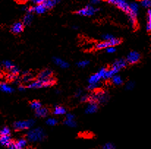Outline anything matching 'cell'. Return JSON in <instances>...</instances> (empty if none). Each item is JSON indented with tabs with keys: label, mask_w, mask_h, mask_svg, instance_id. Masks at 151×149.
I'll return each instance as SVG.
<instances>
[{
	"label": "cell",
	"mask_w": 151,
	"mask_h": 149,
	"mask_svg": "<svg viewBox=\"0 0 151 149\" xmlns=\"http://www.w3.org/2000/svg\"><path fill=\"white\" fill-rule=\"evenodd\" d=\"M46 133L41 128H35L31 129L26 134V139L30 142H39L45 139Z\"/></svg>",
	"instance_id": "cell-1"
},
{
	"label": "cell",
	"mask_w": 151,
	"mask_h": 149,
	"mask_svg": "<svg viewBox=\"0 0 151 149\" xmlns=\"http://www.w3.org/2000/svg\"><path fill=\"white\" fill-rule=\"evenodd\" d=\"M109 100V95L107 93L102 90L96 91L93 94H90L89 102H97L98 104H104Z\"/></svg>",
	"instance_id": "cell-2"
},
{
	"label": "cell",
	"mask_w": 151,
	"mask_h": 149,
	"mask_svg": "<svg viewBox=\"0 0 151 149\" xmlns=\"http://www.w3.org/2000/svg\"><path fill=\"white\" fill-rule=\"evenodd\" d=\"M130 10L128 13V19H129L130 23L131 24L133 28H137V15L139 12V5L135 2H132L129 4Z\"/></svg>",
	"instance_id": "cell-3"
},
{
	"label": "cell",
	"mask_w": 151,
	"mask_h": 149,
	"mask_svg": "<svg viewBox=\"0 0 151 149\" xmlns=\"http://www.w3.org/2000/svg\"><path fill=\"white\" fill-rule=\"evenodd\" d=\"M122 42V40L119 39V38L114 37L113 39L110 40L108 41H103V42H100L98 43L95 45V49L96 50H102V49H106V48H109V47L114 46L115 47L116 45H120Z\"/></svg>",
	"instance_id": "cell-4"
},
{
	"label": "cell",
	"mask_w": 151,
	"mask_h": 149,
	"mask_svg": "<svg viewBox=\"0 0 151 149\" xmlns=\"http://www.w3.org/2000/svg\"><path fill=\"white\" fill-rule=\"evenodd\" d=\"M35 124V121L32 119L26 121H16L13 124V128L16 131H21L28 129L32 127Z\"/></svg>",
	"instance_id": "cell-5"
},
{
	"label": "cell",
	"mask_w": 151,
	"mask_h": 149,
	"mask_svg": "<svg viewBox=\"0 0 151 149\" xmlns=\"http://www.w3.org/2000/svg\"><path fill=\"white\" fill-rule=\"evenodd\" d=\"M107 2L113 5H116L122 11L128 14L129 13L130 7L129 4L125 0H107Z\"/></svg>",
	"instance_id": "cell-6"
},
{
	"label": "cell",
	"mask_w": 151,
	"mask_h": 149,
	"mask_svg": "<svg viewBox=\"0 0 151 149\" xmlns=\"http://www.w3.org/2000/svg\"><path fill=\"white\" fill-rule=\"evenodd\" d=\"M107 69L105 68V67H103V68L100 69L99 70V72H98L95 74L93 75L90 76V78H89L88 82L89 84L92 83H100V81L101 79H103L104 78L105 73H106Z\"/></svg>",
	"instance_id": "cell-7"
},
{
	"label": "cell",
	"mask_w": 151,
	"mask_h": 149,
	"mask_svg": "<svg viewBox=\"0 0 151 149\" xmlns=\"http://www.w3.org/2000/svg\"><path fill=\"white\" fill-rule=\"evenodd\" d=\"M99 10V9L95 8L94 7L90 5L86 6L85 7L82 9H80L78 11H76V14L79 15L81 16H92L95 14V13H97Z\"/></svg>",
	"instance_id": "cell-8"
},
{
	"label": "cell",
	"mask_w": 151,
	"mask_h": 149,
	"mask_svg": "<svg viewBox=\"0 0 151 149\" xmlns=\"http://www.w3.org/2000/svg\"><path fill=\"white\" fill-rule=\"evenodd\" d=\"M140 60V54L137 51H131L128 54L127 56L126 61L128 64H137Z\"/></svg>",
	"instance_id": "cell-9"
},
{
	"label": "cell",
	"mask_w": 151,
	"mask_h": 149,
	"mask_svg": "<svg viewBox=\"0 0 151 149\" xmlns=\"http://www.w3.org/2000/svg\"><path fill=\"white\" fill-rule=\"evenodd\" d=\"M24 29V24L23 23V22L18 21L12 25L11 28H10V32L14 35H19L23 32Z\"/></svg>",
	"instance_id": "cell-10"
},
{
	"label": "cell",
	"mask_w": 151,
	"mask_h": 149,
	"mask_svg": "<svg viewBox=\"0 0 151 149\" xmlns=\"http://www.w3.org/2000/svg\"><path fill=\"white\" fill-rule=\"evenodd\" d=\"M127 64H128V62H127L126 60L124 59H117L116 61H114L112 67L119 72L122 69L125 68L126 67Z\"/></svg>",
	"instance_id": "cell-11"
},
{
	"label": "cell",
	"mask_w": 151,
	"mask_h": 149,
	"mask_svg": "<svg viewBox=\"0 0 151 149\" xmlns=\"http://www.w3.org/2000/svg\"><path fill=\"white\" fill-rule=\"evenodd\" d=\"M14 143V141L11 139L10 135H6V136L0 137V145L5 147H10Z\"/></svg>",
	"instance_id": "cell-12"
},
{
	"label": "cell",
	"mask_w": 151,
	"mask_h": 149,
	"mask_svg": "<svg viewBox=\"0 0 151 149\" xmlns=\"http://www.w3.org/2000/svg\"><path fill=\"white\" fill-rule=\"evenodd\" d=\"M53 72L52 70H49V69H45V70H42L41 73L38 75V79L40 80H46L48 78L53 77Z\"/></svg>",
	"instance_id": "cell-13"
},
{
	"label": "cell",
	"mask_w": 151,
	"mask_h": 149,
	"mask_svg": "<svg viewBox=\"0 0 151 149\" xmlns=\"http://www.w3.org/2000/svg\"><path fill=\"white\" fill-rule=\"evenodd\" d=\"M98 109V105L97 102H89L88 105L86 107L85 113L87 114H93L97 112Z\"/></svg>",
	"instance_id": "cell-14"
},
{
	"label": "cell",
	"mask_w": 151,
	"mask_h": 149,
	"mask_svg": "<svg viewBox=\"0 0 151 149\" xmlns=\"http://www.w3.org/2000/svg\"><path fill=\"white\" fill-rule=\"evenodd\" d=\"M53 61L54 62V64L57 66L60 67V68L63 69H66L69 67V64L66 61H65L64 60H63L60 58H57V57H54L53 59Z\"/></svg>",
	"instance_id": "cell-15"
},
{
	"label": "cell",
	"mask_w": 151,
	"mask_h": 149,
	"mask_svg": "<svg viewBox=\"0 0 151 149\" xmlns=\"http://www.w3.org/2000/svg\"><path fill=\"white\" fill-rule=\"evenodd\" d=\"M32 20H33V14L30 13H26V14L24 17L22 22L24 24V26H29L31 24Z\"/></svg>",
	"instance_id": "cell-16"
},
{
	"label": "cell",
	"mask_w": 151,
	"mask_h": 149,
	"mask_svg": "<svg viewBox=\"0 0 151 149\" xmlns=\"http://www.w3.org/2000/svg\"><path fill=\"white\" fill-rule=\"evenodd\" d=\"M48 114V110L46 107H41L38 110H35V116L37 117H46Z\"/></svg>",
	"instance_id": "cell-17"
},
{
	"label": "cell",
	"mask_w": 151,
	"mask_h": 149,
	"mask_svg": "<svg viewBox=\"0 0 151 149\" xmlns=\"http://www.w3.org/2000/svg\"><path fill=\"white\" fill-rule=\"evenodd\" d=\"M42 87H43V81L40 79H38L37 81H32V82H31L28 85V88H34V89L42 88Z\"/></svg>",
	"instance_id": "cell-18"
},
{
	"label": "cell",
	"mask_w": 151,
	"mask_h": 149,
	"mask_svg": "<svg viewBox=\"0 0 151 149\" xmlns=\"http://www.w3.org/2000/svg\"><path fill=\"white\" fill-rule=\"evenodd\" d=\"M47 9L44 6L43 4H36V6L33 7V12L37 14H43Z\"/></svg>",
	"instance_id": "cell-19"
},
{
	"label": "cell",
	"mask_w": 151,
	"mask_h": 149,
	"mask_svg": "<svg viewBox=\"0 0 151 149\" xmlns=\"http://www.w3.org/2000/svg\"><path fill=\"white\" fill-rule=\"evenodd\" d=\"M27 139L26 138H20L18 141H14V145L20 149H23L26 147Z\"/></svg>",
	"instance_id": "cell-20"
},
{
	"label": "cell",
	"mask_w": 151,
	"mask_h": 149,
	"mask_svg": "<svg viewBox=\"0 0 151 149\" xmlns=\"http://www.w3.org/2000/svg\"><path fill=\"white\" fill-rule=\"evenodd\" d=\"M0 90L3 92L8 93V94L13 92V88L6 83H0Z\"/></svg>",
	"instance_id": "cell-21"
},
{
	"label": "cell",
	"mask_w": 151,
	"mask_h": 149,
	"mask_svg": "<svg viewBox=\"0 0 151 149\" xmlns=\"http://www.w3.org/2000/svg\"><path fill=\"white\" fill-rule=\"evenodd\" d=\"M41 81H43V87H51L56 83V79L54 78V76L50 78H48V79L41 80Z\"/></svg>",
	"instance_id": "cell-22"
},
{
	"label": "cell",
	"mask_w": 151,
	"mask_h": 149,
	"mask_svg": "<svg viewBox=\"0 0 151 149\" xmlns=\"http://www.w3.org/2000/svg\"><path fill=\"white\" fill-rule=\"evenodd\" d=\"M60 0H46L43 4L47 10H50V9L53 8L57 3L60 2Z\"/></svg>",
	"instance_id": "cell-23"
},
{
	"label": "cell",
	"mask_w": 151,
	"mask_h": 149,
	"mask_svg": "<svg viewBox=\"0 0 151 149\" xmlns=\"http://www.w3.org/2000/svg\"><path fill=\"white\" fill-rule=\"evenodd\" d=\"M118 73V71L117 70H115V69L114 68H111L109 69V70H106V73H105V75H104V78H103V79L105 80H107V79H111V78H112L113 76H115V75H117V73Z\"/></svg>",
	"instance_id": "cell-24"
},
{
	"label": "cell",
	"mask_w": 151,
	"mask_h": 149,
	"mask_svg": "<svg viewBox=\"0 0 151 149\" xmlns=\"http://www.w3.org/2000/svg\"><path fill=\"white\" fill-rule=\"evenodd\" d=\"M53 113L57 116H63L66 113V109L63 106H56Z\"/></svg>",
	"instance_id": "cell-25"
},
{
	"label": "cell",
	"mask_w": 151,
	"mask_h": 149,
	"mask_svg": "<svg viewBox=\"0 0 151 149\" xmlns=\"http://www.w3.org/2000/svg\"><path fill=\"white\" fill-rule=\"evenodd\" d=\"M32 79H33V77H32V75L29 73V71L24 72L23 73V76H22L21 81H23L24 83H29L32 82Z\"/></svg>",
	"instance_id": "cell-26"
},
{
	"label": "cell",
	"mask_w": 151,
	"mask_h": 149,
	"mask_svg": "<svg viewBox=\"0 0 151 149\" xmlns=\"http://www.w3.org/2000/svg\"><path fill=\"white\" fill-rule=\"evenodd\" d=\"M112 83L115 84L116 85H122L123 83V78H121L120 75H115V76L112 77Z\"/></svg>",
	"instance_id": "cell-27"
},
{
	"label": "cell",
	"mask_w": 151,
	"mask_h": 149,
	"mask_svg": "<svg viewBox=\"0 0 151 149\" xmlns=\"http://www.w3.org/2000/svg\"><path fill=\"white\" fill-rule=\"evenodd\" d=\"M30 107L31 108L33 109L34 110H38V109L41 108V107H42V105H41V103L39 101H38V100H34V101H32V102L30 103Z\"/></svg>",
	"instance_id": "cell-28"
},
{
	"label": "cell",
	"mask_w": 151,
	"mask_h": 149,
	"mask_svg": "<svg viewBox=\"0 0 151 149\" xmlns=\"http://www.w3.org/2000/svg\"><path fill=\"white\" fill-rule=\"evenodd\" d=\"M146 29L147 32H151V8L147 11V22L146 24Z\"/></svg>",
	"instance_id": "cell-29"
},
{
	"label": "cell",
	"mask_w": 151,
	"mask_h": 149,
	"mask_svg": "<svg viewBox=\"0 0 151 149\" xmlns=\"http://www.w3.org/2000/svg\"><path fill=\"white\" fill-rule=\"evenodd\" d=\"M10 135V129L7 126H4L0 130V137Z\"/></svg>",
	"instance_id": "cell-30"
},
{
	"label": "cell",
	"mask_w": 151,
	"mask_h": 149,
	"mask_svg": "<svg viewBox=\"0 0 151 149\" xmlns=\"http://www.w3.org/2000/svg\"><path fill=\"white\" fill-rule=\"evenodd\" d=\"M3 66H4V68L7 70H10L13 67H14V64H13V62H11L10 61H3Z\"/></svg>",
	"instance_id": "cell-31"
},
{
	"label": "cell",
	"mask_w": 151,
	"mask_h": 149,
	"mask_svg": "<svg viewBox=\"0 0 151 149\" xmlns=\"http://www.w3.org/2000/svg\"><path fill=\"white\" fill-rule=\"evenodd\" d=\"M64 124L66 125H67V126H70V127H76V126H77L75 119L74 120H68V119H66L64 121Z\"/></svg>",
	"instance_id": "cell-32"
},
{
	"label": "cell",
	"mask_w": 151,
	"mask_h": 149,
	"mask_svg": "<svg viewBox=\"0 0 151 149\" xmlns=\"http://www.w3.org/2000/svg\"><path fill=\"white\" fill-rule=\"evenodd\" d=\"M89 64H90V61L88 60H82V61H80L77 63V66L80 68H84L87 66H88Z\"/></svg>",
	"instance_id": "cell-33"
},
{
	"label": "cell",
	"mask_w": 151,
	"mask_h": 149,
	"mask_svg": "<svg viewBox=\"0 0 151 149\" xmlns=\"http://www.w3.org/2000/svg\"><path fill=\"white\" fill-rule=\"evenodd\" d=\"M141 4L145 8H151V0H141Z\"/></svg>",
	"instance_id": "cell-34"
},
{
	"label": "cell",
	"mask_w": 151,
	"mask_h": 149,
	"mask_svg": "<svg viewBox=\"0 0 151 149\" xmlns=\"http://www.w3.org/2000/svg\"><path fill=\"white\" fill-rule=\"evenodd\" d=\"M81 102H89L90 99V94H84L81 97Z\"/></svg>",
	"instance_id": "cell-35"
},
{
	"label": "cell",
	"mask_w": 151,
	"mask_h": 149,
	"mask_svg": "<svg viewBox=\"0 0 151 149\" xmlns=\"http://www.w3.org/2000/svg\"><path fill=\"white\" fill-rule=\"evenodd\" d=\"M99 85H100V83H98L89 84L88 87H87V89L90 90V91H95V90H96L98 88Z\"/></svg>",
	"instance_id": "cell-36"
},
{
	"label": "cell",
	"mask_w": 151,
	"mask_h": 149,
	"mask_svg": "<svg viewBox=\"0 0 151 149\" xmlns=\"http://www.w3.org/2000/svg\"><path fill=\"white\" fill-rule=\"evenodd\" d=\"M57 123H58L57 120L54 119V118H50V119H48V120L46 121V124L48 125H50V126H54V125L57 124Z\"/></svg>",
	"instance_id": "cell-37"
},
{
	"label": "cell",
	"mask_w": 151,
	"mask_h": 149,
	"mask_svg": "<svg viewBox=\"0 0 151 149\" xmlns=\"http://www.w3.org/2000/svg\"><path fill=\"white\" fill-rule=\"evenodd\" d=\"M134 85H135V83L133 81H129L126 83V86H125V88L127 90H132L133 88H134Z\"/></svg>",
	"instance_id": "cell-38"
},
{
	"label": "cell",
	"mask_w": 151,
	"mask_h": 149,
	"mask_svg": "<svg viewBox=\"0 0 151 149\" xmlns=\"http://www.w3.org/2000/svg\"><path fill=\"white\" fill-rule=\"evenodd\" d=\"M114 37H114L112 35H110V34H105V35H103V40L105 41L110 40L113 39Z\"/></svg>",
	"instance_id": "cell-39"
},
{
	"label": "cell",
	"mask_w": 151,
	"mask_h": 149,
	"mask_svg": "<svg viewBox=\"0 0 151 149\" xmlns=\"http://www.w3.org/2000/svg\"><path fill=\"white\" fill-rule=\"evenodd\" d=\"M10 73H12V74H14V75H19V69L17 67H16V66H14V67H13V68L11 69V70H10Z\"/></svg>",
	"instance_id": "cell-40"
},
{
	"label": "cell",
	"mask_w": 151,
	"mask_h": 149,
	"mask_svg": "<svg viewBox=\"0 0 151 149\" xmlns=\"http://www.w3.org/2000/svg\"><path fill=\"white\" fill-rule=\"evenodd\" d=\"M103 149H115V146L111 143H108L103 145Z\"/></svg>",
	"instance_id": "cell-41"
},
{
	"label": "cell",
	"mask_w": 151,
	"mask_h": 149,
	"mask_svg": "<svg viewBox=\"0 0 151 149\" xmlns=\"http://www.w3.org/2000/svg\"><path fill=\"white\" fill-rule=\"evenodd\" d=\"M106 51L108 53V54H113L116 51V48H115L114 46H111L109 47V48H106Z\"/></svg>",
	"instance_id": "cell-42"
},
{
	"label": "cell",
	"mask_w": 151,
	"mask_h": 149,
	"mask_svg": "<svg viewBox=\"0 0 151 149\" xmlns=\"http://www.w3.org/2000/svg\"><path fill=\"white\" fill-rule=\"evenodd\" d=\"M7 79H8L9 81H16V80L17 79V75L10 73V74H9L8 75H7Z\"/></svg>",
	"instance_id": "cell-43"
},
{
	"label": "cell",
	"mask_w": 151,
	"mask_h": 149,
	"mask_svg": "<svg viewBox=\"0 0 151 149\" xmlns=\"http://www.w3.org/2000/svg\"><path fill=\"white\" fill-rule=\"evenodd\" d=\"M83 94H83V91L79 88V89L77 90L76 92L75 93V97H76V98H78V97H81Z\"/></svg>",
	"instance_id": "cell-44"
},
{
	"label": "cell",
	"mask_w": 151,
	"mask_h": 149,
	"mask_svg": "<svg viewBox=\"0 0 151 149\" xmlns=\"http://www.w3.org/2000/svg\"><path fill=\"white\" fill-rule=\"evenodd\" d=\"M66 119H68V120H74L75 119V116L72 113H68L66 115Z\"/></svg>",
	"instance_id": "cell-45"
},
{
	"label": "cell",
	"mask_w": 151,
	"mask_h": 149,
	"mask_svg": "<svg viewBox=\"0 0 151 149\" xmlns=\"http://www.w3.org/2000/svg\"><path fill=\"white\" fill-rule=\"evenodd\" d=\"M46 0H32V2L35 4H43L45 2Z\"/></svg>",
	"instance_id": "cell-46"
},
{
	"label": "cell",
	"mask_w": 151,
	"mask_h": 149,
	"mask_svg": "<svg viewBox=\"0 0 151 149\" xmlns=\"http://www.w3.org/2000/svg\"><path fill=\"white\" fill-rule=\"evenodd\" d=\"M19 90L20 91H24L26 90V87L23 85H20L19 86Z\"/></svg>",
	"instance_id": "cell-47"
},
{
	"label": "cell",
	"mask_w": 151,
	"mask_h": 149,
	"mask_svg": "<svg viewBox=\"0 0 151 149\" xmlns=\"http://www.w3.org/2000/svg\"><path fill=\"white\" fill-rule=\"evenodd\" d=\"M7 149H20V148H19L17 146H16V145H14V143H13V145H10V147H7Z\"/></svg>",
	"instance_id": "cell-48"
},
{
	"label": "cell",
	"mask_w": 151,
	"mask_h": 149,
	"mask_svg": "<svg viewBox=\"0 0 151 149\" xmlns=\"http://www.w3.org/2000/svg\"><path fill=\"white\" fill-rule=\"evenodd\" d=\"M16 1H17L19 3H20V4H24V3L27 2L29 0H16Z\"/></svg>",
	"instance_id": "cell-49"
},
{
	"label": "cell",
	"mask_w": 151,
	"mask_h": 149,
	"mask_svg": "<svg viewBox=\"0 0 151 149\" xmlns=\"http://www.w3.org/2000/svg\"><path fill=\"white\" fill-rule=\"evenodd\" d=\"M100 1V0H91V3L93 4H96L98 3H99Z\"/></svg>",
	"instance_id": "cell-50"
},
{
	"label": "cell",
	"mask_w": 151,
	"mask_h": 149,
	"mask_svg": "<svg viewBox=\"0 0 151 149\" xmlns=\"http://www.w3.org/2000/svg\"><path fill=\"white\" fill-rule=\"evenodd\" d=\"M25 149H35V148H32V147H31V146H29V147H26V148Z\"/></svg>",
	"instance_id": "cell-51"
},
{
	"label": "cell",
	"mask_w": 151,
	"mask_h": 149,
	"mask_svg": "<svg viewBox=\"0 0 151 149\" xmlns=\"http://www.w3.org/2000/svg\"><path fill=\"white\" fill-rule=\"evenodd\" d=\"M73 29H77V28H78V27H77V26H73Z\"/></svg>",
	"instance_id": "cell-52"
},
{
	"label": "cell",
	"mask_w": 151,
	"mask_h": 149,
	"mask_svg": "<svg viewBox=\"0 0 151 149\" xmlns=\"http://www.w3.org/2000/svg\"><path fill=\"white\" fill-rule=\"evenodd\" d=\"M0 69H1V66H0Z\"/></svg>",
	"instance_id": "cell-53"
}]
</instances>
